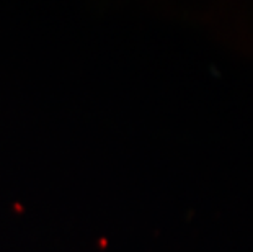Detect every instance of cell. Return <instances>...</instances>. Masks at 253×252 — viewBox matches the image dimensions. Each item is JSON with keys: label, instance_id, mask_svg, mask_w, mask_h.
I'll use <instances>...</instances> for the list:
<instances>
[]
</instances>
